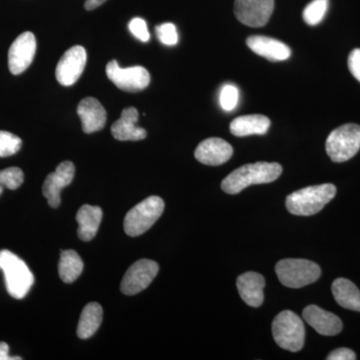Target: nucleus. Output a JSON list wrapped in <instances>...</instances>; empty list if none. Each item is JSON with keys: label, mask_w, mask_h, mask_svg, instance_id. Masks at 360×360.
<instances>
[{"label": "nucleus", "mask_w": 360, "mask_h": 360, "mask_svg": "<svg viewBox=\"0 0 360 360\" xmlns=\"http://www.w3.org/2000/svg\"><path fill=\"white\" fill-rule=\"evenodd\" d=\"M23 180H25V174L20 168L9 167L0 170V186L11 191L18 189L23 184Z\"/></svg>", "instance_id": "nucleus-27"}, {"label": "nucleus", "mask_w": 360, "mask_h": 360, "mask_svg": "<svg viewBox=\"0 0 360 360\" xmlns=\"http://www.w3.org/2000/svg\"><path fill=\"white\" fill-rule=\"evenodd\" d=\"M329 0H312L303 11V20L310 26L319 25L328 13Z\"/></svg>", "instance_id": "nucleus-25"}, {"label": "nucleus", "mask_w": 360, "mask_h": 360, "mask_svg": "<svg viewBox=\"0 0 360 360\" xmlns=\"http://www.w3.org/2000/svg\"><path fill=\"white\" fill-rule=\"evenodd\" d=\"M9 347L6 342H0V360H21L20 356H11Z\"/></svg>", "instance_id": "nucleus-33"}, {"label": "nucleus", "mask_w": 360, "mask_h": 360, "mask_svg": "<svg viewBox=\"0 0 360 360\" xmlns=\"http://www.w3.org/2000/svg\"><path fill=\"white\" fill-rule=\"evenodd\" d=\"M239 295L251 307H259L264 303L265 279L257 272H245L236 281Z\"/></svg>", "instance_id": "nucleus-18"}, {"label": "nucleus", "mask_w": 360, "mask_h": 360, "mask_svg": "<svg viewBox=\"0 0 360 360\" xmlns=\"http://www.w3.org/2000/svg\"><path fill=\"white\" fill-rule=\"evenodd\" d=\"M348 68L352 75L360 82V49L350 52L348 56Z\"/></svg>", "instance_id": "nucleus-31"}, {"label": "nucleus", "mask_w": 360, "mask_h": 360, "mask_svg": "<svg viewBox=\"0 0 360 360\" xmlns=\"http://www.w3.org/2000/svg\"><path fill=\"white\" fill-rule=\"evenodd\" d=\"M156 34H158V39L168 46H172L179 41L176 26L174 23L167 22L158 25L156 27Z\"/></svg>", "instance_id": "nucleus-29"}, {"label": "nucleus", "mask_w": 360, "mask_h": 360, "mask_svg": "<svg viewBox=\"0 0 360 360\" xmlns=\"http://www.w3.org/2000/svg\"><path fill=\"white\" fill-rule=\"evenodd\" d=\"M274 9V0H236L234 14L243 25L262 27L267 25Z\"/></svg>", "instance_id": "nucleus-10"}, {"label": "nucleus", "mask_w": 360, "mask_h": 360, "mask_svg": "<svg viewBox=\"0 0 360 360\" xmlns=\"http://www.w3.org/2000/svg\"><path fill=\"white\" fill-rule=\"evenodd\" d=\"M160 266L150 259H141L135 262L125 272L120 290L125 295H135L141 292L153 283L158 276Z\"/></svg>", "instance_id": "nucleus-9"}, {"label": "nucleus", "mask_w": 360, "mask_h": 360, "mask_svg": "<svg viewBox=\"0 0 360 360\" xmlns=\"http://www.w3.org/2000/svg\"><path fill=\"white\" fill-rule=\"evenodd\" d=\"M165 210V201L160 196H149L130 210L124 219V231L127 236H141L158 221Z\"/></svg>", "instance_id": "nucleus-6"}, {"label": "nucleus", "mask_w": 360, "mask_h": 360, "mask_svg": "<svg viewBox=\"0 0 360 360\" xmlns=\"http://www.w3.org/2000/svg\"><path fill=\"white\" fill-rule=\"evenodd\" d=\"M22 141L20 137L8 131L0 130V158H6L20 150Z\"/></svg>", "instance_id": "nucleus-26"}, {"label": "nucleus", "mask_w": 360, "mask_h": 360, "mask_svg": "<svg viewBox=\"0 0 360 360\" xmlns=\"http://www.w3.org/2000/svg\"><path fill=\"white\" fill-rule=\"evenodd\" d=\"M270 120L262 115L239 116L231 123V132L234 136L245 137L248 135H264L269 131Z\"/></svg>", "instance_id": "nucleus-21"}, {"label": "nucleus", "mask_w": 360, "mask_h": 360, "mask_svg": "<svg viewBox=\"0 0 360 360\" xmlns=\"http://www.w3.org/2000/svg\"><path fill=\"white\" fill-rule=\"evenodd\" d=\"M108 1V0H86L84 4V7L86 11H94V9L97 8L101 6H103L104 2Z\"/></svg>", "instance_id": "nucleus-34"}, {"label": "nucleus", "mask_w": 360, "mask_h": 360, "mask_svg": "<svg viewBox=\"0 0 360 360\" xmlns=\"http://www.w3.org/2000/svg\"><path fill=\"white\" fill-rule=\"evenodd\" d=\"M2 191H4V186H0V195H1Z\"/></svg>", "instance_id": "nucleus-35"}, {"label": "nucleus", "mask_w": 360, "mask_h": 360, "mask_svg": "<svg viewBox=\"0 0 360 360\" xmlns=\"http://www.w3.org/2000/svg\"><path fill=\"white\" fill-rule=\"evenodd\" d=\"M84 270V262L75 250L61 251L58 264V274L61 281L72 283L80 276Z\"/></svg>", "instance_id": "nucleus-24"}, {"label": "nucleus", "mask_w": 360, "mask_h": 360, "mask_svg": "<svg viewBox=\"0 0 360 360\" xmlns=\"http://www.w3.org/2000/svg\"><path fill=\"white\" fill-rule=\"evenodd\" d=\"M233 155V148L229 142L219 137H210L198 144L194 156L200 163L205 165H224L231 160Z\"/></svg>", "instance_id": "nucleus-14"}, {"label": "nucleus", "mask_w": 360, "mask_h": 360, "mask_svg": "<svg viewBox=\"0 0 360 360\" xmlns=\"http://www.w3.org/2000/svg\"><path fill=\"white\" fill-rule=\"evenodd\" d=\"M0 270L4 274L7 292L22 300L34 283V276L27 264L11 251L0 250Z\"/></svg>", "instance_id": "nucleus-3"}, {"label": "nucleus", "mask_w": 360, "mask_h": 360, "mask_svg": "<svg viewBox=\"0 0 360 360\" xmlns=\"http://www.w3.org/2000/svg\"><path fill=\"white\" fill-rule=\"evenodd\" d=\"M139 111L135 108H125L120 120L111 127V134L120 141H139L146 137V130L137 127Z\"/></svg>", "instance_id": "nucleus-17"}, {"label": "nucleus", "mask_w": 360, "mask_h": 360, "mask_svg": "<svg viewBox=\"0 0 360 360\" xmlns=\"http://www.w3.org/2000/svg\"><path fill=\"white\" fill-rule=\"evenodd\" d=\"M251 51L270 61H283L290 58L291 51L281 40L262 35H253L246 39Z\"/></svg>", "instance_id": "nucleus-19"}, {"label": "nucleus", "mask_w": 360, "mask_h": 360, "mask_svg": "<svg viewBox=\"0 0 360 360\" xmlns=\"http://www.w3.org/2000/svg\"><path fill=\"white\" fill-rule=\"evenodd\" d=\"M75 174V165L71 161H65L58 165L56 172L47 175L42 186V193L52 208H58L60 205L61 191L72 182Z\"/></svg>", "instance_id": "nucleus-13"}, {"label": "nucleus", "mask_w": 360, "mask_h": 360, "mask_svg": "<svg viewBox=\"0 0 360 360\" xmlns=\"http://www.w3.org/2000/svg\"><path fill=\"white\" fill-rule=\"evenodd\" d=\"M335 194L336 187L331 184L305 187L288 196L286 208L291 214L310 217L321 212Z\"/></svg>", "instance_id": "nucleus-2"}, {"label": "nucleus", "mask_w": 360, "mask_h": 360, "mask_svg": "<svg viewBox=\"0 0 360 360\" xmlns=\"http://www.w3.org/2000/svg\"><path fill=\"white\" fill-rule=\"evenodd\" d=\"M333 295L343 309L360 311V290L349 279H335L333 283Z\"/></svg>", "instance_id": "nucleus-22"}, {"label": "nucleus", "mask_w": 360, "mask_h": 360, "mask_svg": "<svg viewBox=\"0 0 360 360\" xmlns=\"http://www.w3.org/2000/svg\"><path fill=\"white\" fill-rule=\"evenodd\" d=\"M103 217V212L99 206L82 205L77 214L78 238L84 241H90L96 238Z\"/></svg>", "instance_id": "nucleus-20"}, {"label": "nucleus", "mask_w": 360, "mask_h": 360, "mask_svg": "<svg viewBox=\"0 0 360 360\" xmlns=\"http://www.w3.org/2000/svg\"><path fill=\"white\" fill-rule=\"evenodd\" d=\"M326 153L333 162H345L360 149V127L354 123L341 125L326 139Z\"/></svg>", "instance_id": "nucleus-7"}, {"label": "nucleus", "mask_w": 360, "mask_h": 360, "mask_svg": "<svg viewBox=\"0 0 360 360\" xmlns=\"http://www.w3.org/2000/svg\"><path fill=\"white\" fill-rule=\"evenodd\" d=\"M304 321L322 335L333 336L342 330V321L338 315L331 314L317 307L309 305L302 312Z\"/></svg>", "instance_id": "nucleus-15"}, {"label": "nucleus", "mask_w": 360, "mask_h": 360, "mask_svg": "<svg viewBox=\"0 0 360 360\" xmlns=\"http://www.w3.org/2000/svg\"><path fill=\"white\" fill-rule=\"evenodd\" d=\"M276 272L286 288H300L315 283L321 276L319 265L300 258H286L277 262Z\"/></svg>", "instance_id": "nucleus-5"}, {"label": "nucleus", "mask_w": 360, "mask_h": 360, "mask_svg": "<svg viewBox=\"0 0 360 360\" xmlns=\"http://www.w3.org/2000/svg\"><path fill=\"white\" fill-rule=\"evenodd\" d=\"M328 360H355L356 355L349 348L341 347L333 350L330 354L326 357Z\"/></svg>", "instance_id": "nucleus-32"}, {"label": "nucleus", "mask_w": 360, "mask_h": 360, "mask_svg": "<svg viewBox=\"0 0 360 360\" xmlns=\"http://www.w3.org/2000/svg\"><path fill=\"white\" fill-rule=\"evenodd\" d=\"M37 52V39L32 32L21 33L8 51V68L14 75L25 72L32 65Z\"/></svg>", "instance_id": "nucleus-12"}, {"label": "nucleus", "mask_w": 360, "mask_h": 360, "mask_svg": "<svg viewBox=\"0 0 360 360\" xmlns=\"http://www.w3.org/2000/svg\"><path fill=\"white\" fill-rule=\"evenodd\" d=\"M103 310L97 302H90L82 310L77 326V336L82 340H89L96 335L103 322Z\"/></svg>", "instance_id": "nucleus-23"}, {"label": "nucleus", "mask_w": 360, "mask_h": 360, "mask_svg": "<svg viewBox=\"0 0 360 360\" xmlns=\"http://www.w3.org/2000/svg\"><path fill=\"white\" fill-rule=\"evenodd\" d=\"M86 61V51L84 47L77 45L68 49L61 56L56 68V77L59 84L63 86L75 84L82 77Z\"/></svg>", "instance_id": "nucleus-11"}, {"label": "nucleus", "mask_w": 360, "mask_h": 360, "mask_svg": "<svg viewBox=\"0 0 360 360\" xmlns=\"http://www.w3.org/2000/svg\"><path fill=\"white\" fill-rule=\"evenodd\" d=\"M239 92L233 84H225L220 91L219 103L222 110L232 111L238 106Z\"/></svg>", "instance_id": "nucleus-28"}, {"label": "nucleus", "mask_w": 360, "mask_h": 360, "mask_svg": "<svg viewBox=\"0 0 360 360\" xmlns=\"http://www.w3.org/2000/svg\"><path fill=\"white\" fill-rule=\"evenodd\" d=\"M129 28L130 32H131L137 39L141 40V41L148 42L149 39H150L148 25H146V21L142 20V18H134V20L129 22Z\"/></svg>", "instance_id": "nucleus-30"}, {"label": "nucleus", "mask_w": 360, "mask_h": 360, "mask_svg": "<svg viewBox=\"0 0 360 360\" xmlns=\"http://www.w3.org/2000/svg\"><path fill=\"white\" fill-rule=\"evenodd\" d=\"M283 174V167L276 162H257L245 165L232 172L221 182L225 193L238 194L253 184L274 182Z\"/></svg>", "instance_id": "nucleus-1"}, {"label": "nucleus", "mask_w": 360, "mask_h": 360, "mask_svg": "<svg viewBox=\"0 0 360 360\" xmlns=\"http://www.w3.org/2000/svg\"><path fill=\"white\" fill-rule=\"evenodd\" d=\"M272 335L278 347L291 352H300L304 345V323L295 312L284 310L272 322Z\"/></svg>", "instance_id": "nucleus-4"}, {"label": "nucleus", "mask_w": 360, "mask_h": 360, "mask_svg": "<svg viewBox=\"0 0 360 360\" xmlns=\"http://www.w3.org/2000/svg\"><path fill=\"white\" fill-rule=\"evenodd\" d=\"M106 75L111 82L124 91H141L150 82V75L143 66L122 68L116 60L110 61L106 65Z\"/></svg>", "instance_id": "nucleus-8"}, {"label": "nucleus", "mask_w": 360, "mask_h": 360, "mask_svg": "<svg viewBox=\"0 0 360 360\" xmlns=\"http://www.w3.org/2000/svg\"><path fill=\"white\" fill-rule=\"evenodd\" d=\"M77 115L82 120L85 134H94L105 127L106 111L94 97H85L77 106Z\"/></svg>", "instance_id": "nucleus-16"}]
</instances>
